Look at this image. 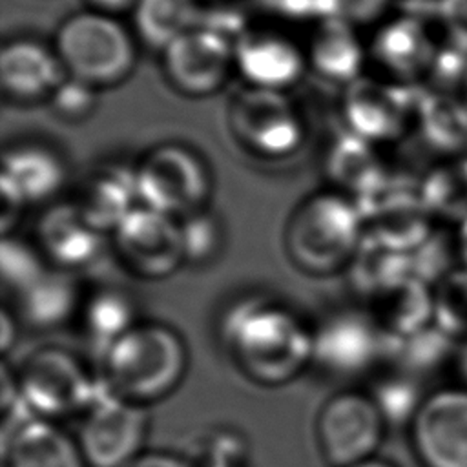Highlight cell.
I'll list each match as a JSON object with an SVG mask.
<instances>
[{
	"label": "cell",
	"mask_w": 467,
	"mask_h": 467,
	"mask_svg": "<svg viewBox=\"0 0 467 467\" xmlns=\"http://www.w3.org/2000/svg\"><path fill=\"white\" fill-rule=\"evenodd\" d=\"M73 202L99 232L115 230L140 204L135 168L100 166L84 181Z\"/></svg>",
	"instance_id": "obj_19"
},
{
	"label": "cell",
	"mask_w": 467,
	"mask_h": 467,
	"mask_svg": "<svg viewBox=\"0 0 467 467\" xmlns=\"http://www.w3.org/2000/svg\"><path fill=\"white\" fill-rule=\"evenodd\" d=\"M113 244L119 261L144 279L168 277L186 261L181 223L142 204L113 230Z\"/></svg>",
	"instance_id": "obj_10"
},
{
	"label": "cell",
	"mask_w": 467,
	"mask_h": 467,
	"mask_svg": "<svg viewBox=\"0 0 467 467\" xmlns=\"http://www.w3.org/2000/svg\"><path fill=\"white\" fill-rule=\"evenodd\" d=\"M223 339L237 367L261 385H281L314 359V332L288 306L244 299L223 321Z\"/></svg>",
	"instance_id": "obj_1"
},
{
	"label": "cell",
	"mask_w": 467,
	"mask_h": 467,
	"mask_svg": "<svg viewBox=\"0 0 467 467\" xmlns=\"http://www.w3.org/2000/svg\"><path fill=\"white\" fill-rule=\"evenodd\" d=\"M86 2L95 11L117 15V13H124V11H133V7L137 5L139 0H86Z\"/></svg>",
	"instance_id": "obj_37"
},
{
	"label": "cell",
	"mask_w": 467,
	"mask_h": 467,
	"mask_svg": "<svg viewBox=\"0 0 467 467\" xmlns=\"http://www.w3.org/2000/svg\"><path fill=\"white\" fill-rule=\"evenodd\" d=\"M235 67L234 42L206 27H193L162 49V71L186 97H208L221 89Z\"/></svg>",
	"instance_id": "obj_11"
},
{
	"label": "cell",
	"mask_w": 467,
	"mask_h": 467,
	"mask_svg": "<svg viewBox=\"0 0 467 467\" xmlns=\"http://www.w3.org/2000/svg\"><path fill=\"white\" fill-rule=\"evenodd\" d=\"M265 5L283 18H321L319 0H263Z\"/></svg>",
	"instance_id": "obj_34"
},
{
	"label": "cell",
	"mask_w": 467,
	"mask_h": 467,
	"mask_svg": "<svg viewBox=\"0 0 467 467\" xmlns=\"http://www.w3.org/2000/svg\"><path fill=\"white\" fill-rule=\"evenodd\" d=\"M412 436L427 467H467V390L443 389L423 400Z\"/></svg>",
	"instance_id": "obj_12"
},
{
	"label": "cell",
	"mask_w": 467,
	"mask_h": 467,
	"mask_svg": "<svg viewBox=\"0 0 467 467\" xmlns=\"http://www.w3.org/2000/svg\"><path fill=\"white\" fill-rule=\"evenodd\" d=\"M341 113L350 133L376 144L403 133L410 104L398 84L361 75L345 86Z\"/></svg>",
	"instance_id": "obj_13"
},
{
	"label": "cell",
	"mask_w": 467,
	"mask_h": 467,
	"mask_svg": "<svg viewBox=\"0 0 467 467\" xmlns=\"http://www.w3.org/2000/svg\"><path fill=\"white\" fill-rule=\"evenodd\" d=\"M462 248H463V254L467 257V221H465V226H463V232H462Z\"/></svg>",
	"instance_id": "obj_41"
},
{
	"label": "cell",
	"mask_w": 467,
	"mask_h": 467,
	"mask_svg": "<svg viewBox=\"0 0 467 467\" xmlns=\"http://www.w3.org/2000/svg\"><path fill=\"white\" fill-rule=\"evenodd\" d=\"M97 88L73 78L66 77L55 93L49 97L53 111L64 120H84L88 119L95 106H97Z\"/></svg>",
	"instance_id": "obj_30"
},
{
	"label": "cell",
	"mask_w": 467,
	"mask_h": 467,
	"mask_svg": "<svg viewBox=\"0 0 467 467\" xmlns=\"http://www.w3.org/2000/svg\"><path fill=\"white\" fill-rule=\"evenodd\" d=\"M416 394L407 381H385L378 387L372 400L379 407L383 418H403L407 414H416Z\"/></svg>",
	"instance_id": "obj_33"
},
{
	"label": "cell",
	"mask_w": 467,
	"mask_h": 467,
	"mask_svg": "<svg viewBox=\"0 0 467 467\" xmlns=\"http://www.w3.org/2000/svg\"><path fill=\"white\" fill-rule=\"evenodd\" d=\"M26 317L38 327L64 321L77 305V286L66 274L46 272L20 294Z\"/></svg>",
	"instance_id": "obj_26"
},
{
	"label": "cell",
	"mask_w": 467,
	"mask_h": 467,
	"mask_svg": "<svg viewBox=\"0 0 467 467\" xmlns=\"http://www.w3.org/2000/svg\"><path fill=\"white\" fill-rule=\"evenodd\" d=\"M390 0H319L321 20L330 18L352 27L367 26L378 20Z\"/></svg>",
	"instance_id": "obj_31"
},
{
	"label": "cell",
	"mask_w": 467,
	"mask_h": 467,
	"mask_svg": "<svg viewBox=\"0 0 467 467\" xmlns=\"http://www.w3.org/2000/svg\"><path fill=\"white\" fill-rule=\"evenodd\" d=\"M179 223L186 261L204 263L219 252L223 235L221 224L213 215L199 210L182 217Z\"/></svg>",
	"instance_id": "obj_29"
},
{
	"label": "cell",
	"mask_w": 467,
	"mask_h": 467,
	"mask_svg": "<svg viewBox=\"0 0 467 467\" xmlns=\"http://www.w3.org/2000/svg\"><path fill=\"white\" fill-rule=\"evenodd\" d=\"M235 69L248 86L286 91L303 77L306 53L285 33L244 31L234 44Z\"/></svg>",
	"instance_id": "obj_14"
},
{
	"label": "cell",
	"mask_w": 467,
	"mask_h": 467,
	"mask_svg": "<svg viewBox=\"0 0 467 467\" xmlns=\"http://www.w3.org/2000/svg\"><path fill=\"white\" fill-rule=\"evenodd\" d=\"M66 77L55 47L33 38H18L2 47L0 84L15 100L49 99Z\"/></svg>",
	"instance_id": "obj_15"
},
{
	"label": "cell",
	"mask_w": 467,
	"mask_h": 467,
	"mask_svg": "<svg viewBox=\"0 0 467 467\" xmlns=\"http://www.w3.org/2000/svg\"><path fill=\"white\" fill-rule=\"evenodd\" d=\"M64 162L47 146L35 142L16 144L2 155L0 181L9 184L26 204L53 197L64 184Z\"/></svg>",
	"instance_id": "obj_20"
},
{
	"label": "cell",
	"mask_w": 467,
	"mask_h": 467,
	"mask_svg": "<svg viewBox=\"0 0 467 467\" xmlns=\"http://www.w3.org/2000/svg\"><path fill=\"white\" fill-rule=\"evenodd\" d=\"M374 305L370 319L381 332H389L401 339L418 332L420 323L425 321L431 301L425 296L418 279L409 275L387 285L370 296Z\"/></svg>",
	"instance_id": "obj_24"
},
{
	"label": "cell",
	"mask_w": 467,
	"mask_h": 467,
	"mask_svg": "<svg viewBox=\"0 0 467 467\" xmlns=\"http://www.w3.org/2000/svg\"><path fill=\"white\" fill-rule=\"evenodd\" d=\"M131 13L137 36L162 51L181 35L197 27L201 5L197 0H139Z\"/></svg>",
	"instance_id": "obj_25"
},
{
	"label": "cell",
	"mask_w": 467,
	"mask_h": 467,
	"mask_svg": "<svg viewBox=\"0 0 467 467\" xmlns=\"http://www.w3.org/2000/svg\"><path fill=\"white\" fill-rule=\"evenodd\" d=\"M431 46L425 29L416 20L398 18L376 33L370 55L392 78H412L431 62Z\"/></svg>",
	"instance_id": "obj_22"
},
{
	"label": "cell",
	"mask_w": 467,
	"mask_h": 467,
	"mask_svg": "<svg viewBox=\"0 0 467 467\" xmlns=\"http://www.w3.org/2000/svg\"><path fill=\"white\" fill-rule=\"evenodd\" d=\"M327 171L345 195L363 197L381 184V164L374 144L350 131L330 148Z\"/></svg>",
	"instance_id": "obj_23"
},
{
	"label": "cell",
	"mask_w": 467,
	"mask_h": 467,
	"mask_svg": "<svg viewBox=\"0 0 467 467\" xmlns=\"http://www.w3.org/2000/svg\"><path fill=\"white\" fill-rule=\"evenodd\" d=\"M46 274L40 255L20 239L4 235L2 241V281L18 294Z\"/></svg>",
	"instance_id": "obj_28"
},
{
	"label": "cell",
	"mask_w": 467,
	"mask_h": 467,
	"mask_svg": "<svg viewBox=\"0 0 467 467\" xmlns=\"http://www.w3.org/2000/svg\"><path fill=\"white\" fill-rule=\"evenodd\" d=\"M465 5H467V0H462ZM445 18L449 22L451 27L458 29L460 33H465L467 35V13L462 11V9H456L452 5H447V13H445Z\"/></svg>",
	"instance_id": "obj_39"
},
{
	"label": "cell",
	"mask_w": 467,
	"mask_h": 467,
	"mask_svg": "<svg viewBox=\"0 0 467 467\" xmlns=\"http://www.w3.org/2000/svg\"><path fill=\"white\" fill-rule=\"evenodd\" d=\"M365 228L358 204L341 192L306 197L290 215L285 244L305 272L325 275L348 266L359 250Z\"/></svg>",
	"instance_id": "obj_3"
},
{
	"label": "cell",
	"mask_w": 467,
	"mask_h": 467,
	"mask_svg": "<svg viewBox=\"0 0 467 467\" xmlns=\"http://www.w3.org/2000/svg\"><path fill=\"white\" fill-rule=\"evenodd\" d=\"M55 51L67 77L93 88L122 82L133 69V36L115 15L82 11L66 18L55 38Z\"/></svg>",
	"instance_id": "obj_4"
},
{
	"label": "cell",
	"mask_w": 467,
	"mask_h": 467,
	"mask_svg": "<svg viewBox=\"0 0 467 467\" xmlns=\"http://www.w3.org/2000/svg\"><path fill=\"white\" fill-rule=\"evenodd\" d=\"M306 60L319 77L347 86L361 77L365 47L356 35V27L323 18L306 47Z\"/></svg>",
	"instance_id": "obj_21"
},
{
	"label": "cell",
	"mask_w": 467,
	"mask_h": 467,
	"mask_svg": "<svg viewBox=\"0 0 467 467\" xmlns=\"http://www.w3.org/2000/svg\"><path fill=\"white\" fill-rule=\"evenodd\" d=\"M36 235L42 254L62 268L91 263L102 244V232L86 221L75 202L49 208L38 221Z\"/></svg>",
	"instance_id": "obj_18"
},
{
	"label": "cell",
	"mask_w": 467,
	"mask_h": 467,
	"mask_svg": "<svg viewBox=\"0 0 467 467\" xmlns=\"http://www.w3.org/2000/svg\"><path fill=\"white\" fill-rule=\"evenodd\" d=\"M381 330L359 314L332 316L314 332V359L327 370L354 374L379 354Z\"/></svg>",
	"instance_id": "obj_16"
},
{
	"label": "cell",
	"mask_w": 467,
	"mask_h": 467,
	"mask_svg": "<svg viewBox=\"0 0 467 467\" xmlns=\"http://www.w3.org/2000/svg\"><path fill=\"white\" fill-rule=\"evenodd\" d=\"M139 202L171 217H186L202 208L210 195L204 161L188 146L164 142L151 148L135 166Z\"/></svg>",
	"instance_id": "obj_6"
},
{
	"label": "cell",
	"mask_w": 467,
	"mask_h": 467,
	"mask_svg": "<svg viewBox=\"0 0 467 467\" xmlns=\"http://www.w3.org/2000/svg\"><path fill=\"white\" fill-rule=\"evenodd\" d=\"M383 414L372 396L343 390L334 394L317 416V440L332 467H352L368 458L381 441Z\"/></svg>",
	"instance_id": "obj_9"
},
{
	"label": "cell",
	"mask_w": 467,
	"mask_h": 467,
	"mask_svg": "<svg viewBox=\"0 0 467 467\" xmlns=\"http://www.w3.org/2000/svg\"><path fill=\"white\" fill-rule=\"evenodd\" d=\"M0 192H2V215H0V223H2V234L9 235V230L13 224H16L26 201L5 182L0 181Z\"/></svg>",
	"instance_id": "obj_35"
},
{
	"label": "cell",
	"mask_w": 467,
	"mask_h": 467,
	"mask_svg": "<svg viewBox=\"0 0 467 467\" xmlns=\"http://www.w3.org/2000/svg\"><path fill=\"white\" fill-rule=\"evenodd\" d=\"M124 467H193L188 458L171 454V452H161V451H148L135 456L128 465Z\"/></svg>",
	"instance_id": "obj_36"
},
{
	"label": "cell",
	"mask_w": 467,
	"mask_h": 467,
	"mask_svg": "<svg viewBox=\"0 0 467 467\" xmlns=\"http://www.w3.org/2000/svg\"><path fill=\"white\" fill-rule=\"evenodd\" d=\"M88 332L109 347L119 336L131 328L135 321L131 301L115 290H102L89 297L84 310Z\"/></svg>",
	"instance_id": "obj_27"
},
{
	"label": "cell",
	"mask_w": 467,
	"mask_h": 467,
	"mask_svg": "<svg viewBox=\"0 0 467 467\" xmlns=\"http://www.w3.org/2000/svg\"><path fill=\"white\" fill-rule=\"evenodd\" d=\"M352 467H392V465L383 462V460H378V458H368V460H365L361 463H356Z\"/></svg>",
	"instance_id": "obj_40"
},
{
	"label": "cell",
	"mask_w": 467,
	"mask_h": 467,
	"mask_svg": "<svg viewBox=\"0 0 467 467\" xmlns=\"http://www.w3.org/2000/svg\"><path fill=\"white\" fill-rule=\"evenodd\" d=\"M104 387L146 405L170 394L182 379L188 354L182 337L164 323H135L104 350Z\"/></svg>",
	"instance_id": "obj_2"
},
{
	"label": "cell",
	"mask_w": 467,
	"mask_h": 467,
	"mask_svg": "<svg viewBox=\"0 0 467 467\" xmlns=\"http://www.w3.org/2000/svg\"><path fill=\"white\" fill-rule=\"evenodd\" d=\"M5 467H88L86 458L55 421L33 416L2 441Z\"/></svg>",
	"instance_id": "obj_17"
},
{
	"label": "cell",
	"mask_w": 467,
	"mask_h": 467,
	"mask_svg": "<svg viewBox=\"0 0 467 467\" xmlns=\"http://www.w3.org/2000/svg\"><path fill=\"white\" fill-rule=\"evenodd\" d=\"M15 336H16V327L13 325V317L11 314L7 312V308L2 310V350L7 352L11 343L15 341Z\"/></svg>",
	"instance_id": "obj_38"
},
{
	"label": "cell",
	"mask_w": 467,
	"mask_h": 467,
	"mask_svg": "<svg viewBox=\"0 0 467 467\" xmlns=\"http://www.w3.org/2000/svg\"><path fill=\"white\" fill-rule=\"evenodd\" d=\"M15 376L29 410L51 421L73 412H86L102 390L86 365L60 347L35 350Z\"/></svg>",
	"instance_id": "obj_5"
},
{
	"label": "cell",
	"mask_w": 467,
	"mask_h": 467,
	"mask_svg": "<svg viewBox=\"0 0 467 467\" xmlns=\"http://www.w3.org/2000/svg\"><path fill=\"white\" fill-rule=\"evenodd\" d=\"M228 124L237 142L254 155L281 159L305 139V124L286 91L246 86L228 104Z\"/></svg>",
	"instance_id": "obj_7"
},
{
	"label": "cell",
	"mask_w": 467,
	"mask_h": 467,
	"mask_svg": "<svg viewBox=\"0 0 467 467\" xmlns=\"http://www.w3.org/2000/svg\"><path fill=\"white\" fill-rule=\"evenodd\" d=\"M148 434V410L109 392L100 394L84 412L78 447L88 467H124L142 452Z\"/></svg>",
	"instance_id": "obj_8"
},
{
	"label": "cell",
	"mask_w": 467,
	"mask_h": 467,
	"mask_svg": "<svg viewBox=\"0 0 467 467\" xmlns=\"http://www.w3.org/2000/svg\"><path fill=\"white\" fill-rule=\"evenodd\" d=\"M463 370L467 372V350H465V354H463Z\"/></svg>",
	"instance_id": "obj_42"
},
{
	"label": "cell",
	"mask_w": 467,
	"mask_h": 467,
	"mask_svg": "<svg viewBox=\"0 0 467 467\" xmlns=\"http://www.w3.org/2000/svg\"><path fill=\"white\" fill-rule=\"evenodd\" d=\"M441 323L454 330H467V274L449 279L438 297Z\"/></svg>",
	"instance_id": "obj_32"
}]
</instances>
